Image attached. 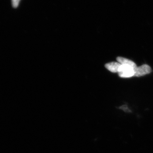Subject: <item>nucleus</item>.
<instances>
[{"label": "nucleus", "instance_id": "f257e3e1", "mask_svg": "<svg viewBox=\"0 0 153 153\" xmlns=\"http://www.w3.org/2000/svg\"><path fill=\"white\" fill-rule=\"evenodd\" d=\"M118 73L120 77L129 78L134 76V68L128 65H121Z\"/></svg>", "mask_w": 153, "mask_h": 153}, {"label": "nucleus", "instance_id": "f03ea898", "mask_svg": "<svg viewBox=\"0 0 153 153\" xmlns=\"http://www.w3.org/2000/svg\"><path fill=\"white\" fill-rule=\"evenodd\" d=\"M152 70L150 66L147 64H144L142 66L134 68V76L139 77L144 76L146 74H150L152 72Z\"/></svg>", "mask_w": 153, "mask_h": 153}, {"label": "nucleus", "instance_id": "7ed1b4c3", "mask_svg": "<svg viewBox=\"0 0 153 153\" xmlns=\"http://www.w3.org/2000/svg\"><path fill=\"white\" fill-rule=\"evenodd\" d=\"M121 64L118 62H112L105 64V67L113 73H118Z\"/></svg>", "mask_w": 153, "mask_h": 153}, {"label": "nucleus", "instance_id": "20e7f679", "mask_svg": "<svg viewBox=\"0 0 153 153\" xmlns=\"http://www.w3.org/2000/svg\"><path fill=\"white\" fill-rule=\"evenodd\" d=\"M116 59L117 62L121 65H128L131 66L134 68H135L137 67L136 63L129 59L122 57H117Z\"/></svg>", "mask_w": 153, "mask_h": 153}, {"label": "nucleus", "instance_id": "39448f33", "mask_svg": "<svg viewBox=\"0 0 153 153\" xmlns=\"http://www.w3.org/2000/svg\"><path fill=\"white\" fill-rule=\"evenodd\" d=\"M21 0H12V5L14 8H17L19 6Z\"/></svg>", "mask_w": 153, "mask_h": 153}, {"label": "nucleus", "instance_id": "423d86ee", "mask_svg": "<svg viewBox=\"0 0 153 153\" xmlns=\"http://www.w3.org/2000/svg\"><path fill=\"white\" fill-rule=\"evenodd\" d=\"M121 109L123 110V111H124L126 112H131L130 110L127 107L126 105H125L124 106H121V107L120 108Z\"/></svg>", "mask_w": 153, "mask_h": 153}]
</instances>
